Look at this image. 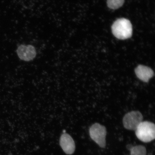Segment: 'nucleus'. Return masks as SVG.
I'll use <instances>...</instances> for the list:
<instances>
[{
    "instance_id": "obj_1",
    "label": "nucleus",
    "mask_w": 155,
    "mask_h": 155,
    "mask_svg": "<svg viewBox=\"0 0 155 155\" xmlns=\"http://www.w3.org/2000/svg\"><path fill=\"white\" fill-rule=\"evenodd\" d=\"M111 28L112 34L119 39H127L131 38L132 35V26L130 21L127 19H117L112 25Z\"/></svg>"
},
{
    "instance_id": "obj_2",
    "label": "nucleus",
    "mask_w": 155,
    "mask_h": 155,
    "mask_svg": "<svg viewBox=\"0 0 155 155\" xmlns=\"http://www.w3.org/2000/svg\"><path fill=\"white\" fill-rule=\"evenodd\" d=\"M135 134L137 138L143 142H150L155 139L154 124L147 121L141 122L136 129Z\"/></svg>"
},
{
    "instance_id": "obj_3",
    "label": "nucleus",
    "mask_w": 155,
    "mask_h": 155,
    "mask_svg": "<svg viewBox=\"0 0 155 155\" xmlns=\"http://www.w3.org/2000/svg\"><path fill=\"white\" fill-rule=\"evenodd\" d=\"M89 132L91 138L100 147L105 148L107 134L105 127L99 123L94 124L90 127Z\"/></svg>"
},
{
    "instance_id": "obj_4",
    "label": "nucleus",
    "mask_w": 155,
    "mask_h": 155,
    "mask_svg": "<svg viewBox=\"0 0 155 155\" xmlns=\"http://www.w3.org/2000/svg\"><path fill=\"white\" fill-rule=\"evenodd\" d=\"M143 120V116L140 112L134 111L128 112L123 118L124 127L129 130H135Z\"/></svg>"
},
{
    "instance_id": "obj_5",
    "label": "nucleus",
    "mask_w": 155,
    "mask_h": 155,
    "mask_svg": "<svg viewBox=\"0 0 155 155\" xmlns=\"http://www.w3.org/2000/svg\"><path fill=\"white\" fill-rule=\"evenodd\" d=\"M16 52L19 59L26 61H32L37 55L35 48L31 45H21L17 48Z\"/></svg>"
},
{
    "instance_id": "obj_6",
    "label": "nucleus",
    "mask_w": 155,
    "mask_h": 155,
    "mask_svg": "<svg viewBox=\"0 0 155 155\" xmlns=\"http://www.w3.org/2000/svg\"><path fill=\"white\" fill-rule=\"evenodd\" d=\"M60 144L66 154L71 155L74 153L75 149L74 141L68 134L65 133L61 135L60 139Z\"/></svg>"
},
{
    "instance_id": "obj_7",
    "label": "nucleus",
    "mask_w": 155,
    "mask_h": 155,
    "mask_svg": "<svg viewBox=\"0 0 155 155\" xmlns=\"http://www.w3.org/2000/svg\"><path fill=\"white\" fill-rule=\"evenodd\" d=\"M136 75L138 78L144 82H148L153 77L154 73L151 68L146 66L140 65L135 69Z\"/></svg>"
},
{
    "instance_id": "obj_8",
    "label": "nucleus",
    "mask_w": 155,
    "mask_h": 155,
    "mask_svg": "<svg viewBox=\"0 0 155 155\" xmlns=\"http://www.w3.org/2000/svg\"><path fill=\"white\" fill-rule=\"evenodd\" d=\"M129 150L130 151L131 155H146L147 150L145 147L142 145L130 146L129 145Z\"/></svg>"
},
{
    "instance_id": "obj_9",
    "label": "nucleus",
    "mask_w": 155,
    "mask_h": 155,
    "mask_svg": "<svg viewBox=\"0 0 155 155\" xmlns=\"http://www.w3.org/2000/svg\"><path fill=\"white\" fill-rule=\"evenodd\" d=\"M124 0H107V6L112 9H116L123 6Z\"/></svg>"
}]
</instances>
